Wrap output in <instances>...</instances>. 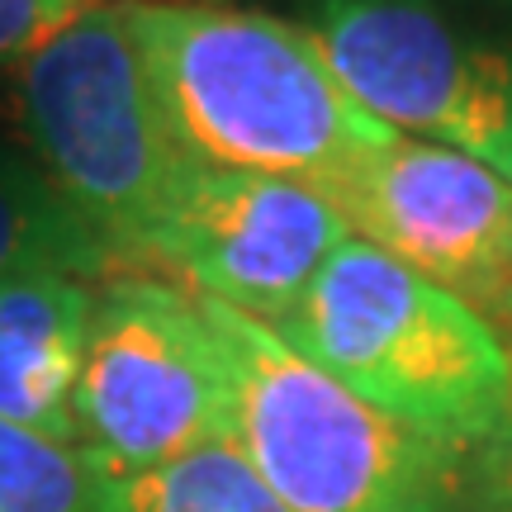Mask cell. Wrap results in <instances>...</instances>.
<instances>
[{
  "mask_svg": "<svg viewBox=\"0 0 512 512\" xmlns=\"http://www.w3.org/2000/svg\"><path fill=\"white\" fill-rule=\"evenodd\" d=\"M152 91L195 166L337 195L394 128L370 119L304 24L219 0H128Z\"/></svg>",
  "mask_w": 512,
  "mask_h": 512,
  "instance_id": "cell-1",
  "label": "cell"
},
{
  "mask_svg": "<svg viewBox=\"0 0 512 512\" xmlns=\"http://www.w3.org/2000/svg\"><path fill=\"white\" fill-rule=\"evenodd\" d=\"M200 309L228 366V441L290 512H479L512 498L494 484V456L456 451L366 403L247 313L214 299Z\"/></svg>",
  "mask_w": 512,
  "mask_h": 512,
  "instance_id": "cell-2",
  "label": "cell"
},
{
  "mask_svg": "<svg viewBox=\"0 0 512 512\" xmlns=\"http://www.w3.org/2000/svg\"><path fill=\"white\" fill-rule=\"evenodd\" d=\"M275 337L399 422L470 456L512 451V361L494 323L351 233Z\"/></svg>",
  "mask_w": 512,
  "mask_h": 512,
  "instance_id": "cell-3",
  "label": "cell"
},
{
  "mask_svg": "<svg viewBox=\"0 0 512 512\" xmlns=\"http://www.w3.org/2000/svg\"><path fill=\"white\" fill-rule=\"evenodd\" d=\"M38 166L119 261H152L190 157L171 138L128 0H91L19 67Z\"/></svg>",
  "mask_w": 512,
  "mask_h": 512,
  "instance_id": "cell-4",
  "label": "cell"
},
{
  "mask_svg": "<svg viewBox=\"0 0 512 512\" xmlns=\"http://www.w3.org/2000/svg\"><path fill=\"white\" fill-rule=\"evenodd\" d=\"M304 29L370 119L512 181V0H309Z\"/></svg>",
  "mask_w": 512,
  "mask_h": 512,
  "instance_id": "cell-5",
  "label": "cell"
},
{
  "mask_svg": "<svg viewBox=\"0 0 512 512\" xmlns=\"http://www.w3.org/2000/svg\"><path fill=\"white\" fill-rule=\"evenodd\" d=\"M76 446L114 479L204 451L233 432L223 347L200 299L157 275H110L72 389Z\"/></svg>",
  "mask_w": 512,
  "mask_h": 512,
  "instance_id": "cell-6",
  "label": "cell"
},
{
  "mask_svg": "<svg viewBox=\"0 0 512 512\" xmlns=\"http://www.w3.org/2000/svg\"><path fill=\"white\" fill-rule=\"evenodd\" d=\"M332 209L356 238L503 328L512 299V181L456 147L394 133L351 171Z\"/></svg>",
  "mask_w": 512,
  "mask_h": 512,
  "instance_id": "cell-7",
  "label": "cell"
},
{
  "mask_svg": "<svg viewBox=\"0 0 512 512\" xmlns=\"http://www.w3.org/2000/svg\"><path fill=\"white\" fill-rule=\"evenodd\" d=\"M347 238V219L313 185L190 162L152 266L176 271L190 294L275 328Z\"/></svg>",
  "mask_w": 512,
  "mask_h": 512,
  "instance_id": "cell-8",
  "label": "cell"
},
{
  "mask_svg": "<svg viewBox=\"0 0 512 512\" xmlns=\"http://www.w3.org/2000/svg\"><path fill=\"white\" fill-rule=\"evenodd\" d=\"M95 290L72 275L0 280V418L76 441L72 389L91 332Z\"/></svg>",
  "mask_w": 512,
  "mask_h": 512,
  "instance_id": "cell-9",
  "label": "cell"
},
{
  "mask_svg": "<svg viewBox=\"0 0 512 512\" xmlns=\"http://www.w3.org/2000/svg\"><path fill=\"white\" fill-rule=\"evenodd\" d=\"M119 266L110 242L76 214L48 171L0 147V280L10 275H72L100 280Z\"/></svg>",
  "mask_w": 512,
  "mask_h": 512,
  "instance_id": "cell-10",
  "label": "cell"
},
{
  "mask_svg": "<svg viewBox=\"0 0 512 512\" xmlns=\"http://www.w3.org/2000/svg\"><path fill=\"white\" fill-rule=\"evenodd\" d=\"M105 512H290L266 489L233 441H214L181 460L119 475Z\"/></svg>",
  "mask_w": 512,
  "mask_h": 512,
  "instance_id": "cell-11",
  "label": "cell"
},
{
  "mask_svg": "<svg viewBox=\"0 0 512 512\" xmlns=\"http://www.w3.org/2000/svg\"><path fill=\"white\" fill-rule=\"evenodd\" d=\"M110 484L86 446L0 418V512H105Z\"/></svg>",
  "mask_w": 512,
  "mask_h": 512,
  "instance_id": "cell-12",
  "label": "cell"
},
{
  "mask_svg": "<svg viewBox=\"0 0 512 512\" xmlns=\"http://www.w3.org/2000/svg\"><path fill=\"white\" fill-rule=\"evenodd\" d=\"M91 0H0V72L24 67L29 57L53 43Z\"/></svg>",
  "mask_w": 512,
  "mask_h": 512,
  "instance_id": "cell-13",
  "label": "cell"
},
{
  "mask_svg": "<svg viewBox=\"0 0 512 512\" xmlns=\"http://www.w3.org/2000/svg\"><path fill=\"white\" fill-rule=\"evenodd\" d=\"M498 337H503V347H508V361H512V299H508V313H503V328H498Z\"/></svg>",
  "mask_w": 512,
  "mask_h": 512,
  "instance_id": "cell-14",
  "label": "cell"
},
{
  "mask_svg": "<svg viewBox=\"0 0 512 512\" xmlns=\"http://www.w3.org/2000/svg\"><path fill=\"white\" fill-rule=\"evenodd\" d=\"M498 512H512V503H508V508H498Z\"/></svg>",
  "mask_w": 512,
  "mask_h": 512,
  "instance_id": "cell-15",
  "label": "cell"
}]
</instances>
